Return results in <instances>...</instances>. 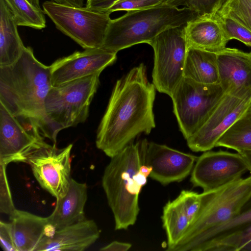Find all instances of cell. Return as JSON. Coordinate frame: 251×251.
Listing matches in <instances>:
<instances>
[{"label":"cell","instance_id":"obj_21","mask_svg":"<svg viewBox=\"0 0 251 251\" xmlns=\"http://www.w3.org/2000/svg\"><path fill=\"white\" fill-rule=\"evenodd\" d=\"M17 26L4 0H0V67L14 63L25 47L18 33Z\"/></svg>","mask_w":251,"mask_h":251},{"label":"cell","instance_id":"obj_39","mask_svg":"<svg viewBox=\"0 0 251 251\" xmlns=\"http://www.w3.org/2000/svg\"><path fill=\"white\" fill-rule=\"evenodd\" d=\"M30 4L33 5L36 8L41 9V8L40 5L39 0H27Z\"/></svg>","mask_w":251,"mask_h":251},{"label":"cell","instance_id":"obj_34","mask_svg":"<svg viewBox=\"0 0 251 251\" xmlns=\"http://www.w3.org/2000/svg\"><path fill=\"white\" fill-rule=\"evenodd\" d=\"M120 0H87V7L100 11L107 10L113 4ZM171 3L173 0H167Z\"/></svg>","mask_w":251,"mask_h":251},{"label":"cell","instance_id":"obj_19","mask_svg":"<svg viewBox=\"0 0 251 251\" xmlns=\"http://www.w3.org/2000/svg\"><path fill=\"white\" fill-rule=\"evenodd\" d=\"M87 199L86 184L72 178L67 193L56 199L55 208L48 217L49 225L56 230L85 220Z\"/></svg>","mask_w":251,"mask_h":251},{"label":"cell","instance_id":"obj_40","mask_svg":"<svg viewBox=\"0 0 251 251\" xmlns=\"http://www.w3.org/2000/svg\"><path fill=\"white\" fill-rule=\"evenodd\" d=\"M217 3H224L226 0H205Z\"/></svg>","mask_w":251,"mask_h":251},{"label":"cell","instance_id":"obj_13","mask_svg":"<svg viewBox=\"0 0 251 251\" xmlns=\"http://www.w3.org/2000/svg\"><path fill=\"white\" fill-rule=\"evenodd\" d=\"M251 105V97L240 98L225 94L201 126L186 140L194 152L214 147L220 137Z\"/></svg>","mask_w":251,"mask_h":251},{"label":"cell","instance_id":"obj_25","mask_svg":"<svg viewBox=\"0 0 251 251\" xmlns=\"http://www.w3.org/2000/svg\"><path fill=\"white\" fill-rule=\"evenodd\" d=\"M223 147L237 152L251 151V105L217 141Z\"/></svg>","mask_w":251,"mask_h":251},{"label":"cell","instance_id":"obj_5","mask_svg":"<svg viewBox=\"0 0 251 251\" xmlns=\"http://www.w3.org/2000/svg\"><path fill=\"white\" fill-rule=\"evenodd\" d=\"M100 75H93L51 87L45 101L46 118L40 129L44 137L55 144L61 130L86 121L100 84Z\"/></svg>","mask_w":251,"mask_h":251},{"label":"cell","instance_id":"obj_30","mask_svg":"<svg viewBox=\"0 0 251 251\" xmlns=\"http://www.w3.org/2000/svg\"><path fill=\"white\" fill-rule=\"evenodd\" d=\"M6 168V166L0 165V212L10 216L16 208L13 201Z\"/></svg>","mask_w":251,"mask_h":251},{"label":"cell","instance_id":"obj_35","mask_svg":"<svg viewBox=\"0 0 251 251\" xmlns=\"http://www.w3.org/2000/svg\"><path fill=\"white\" fill-rule=\"evenodd\" d=\"M131 244L129 243L122 242L114 241L106 246L101 248V251H126L131 247Z\"/></svg>","mask_w":251,"mask_h":251},{"label":"cell","instance_id":"obj_9","mask_svg":"<svg viewBox=\"0 0 251 251\" xmlns=\"http://www.w3.org/2000/svg\"><path fill=\"white\" fill-rule=\"evenodd\" d=\"M185 25L163 31L149 44L154 51L152 83L156 90L170 97L184 77L188 50Z\"/></svg>","mask_w":251,"mask_h":251},{"label":"cell","instance_id":"obj_2","mask_svg":"<svg viewBox=\"0 0 251 251\" xmlns=\"http://www.w3.org/2000/svg\"><path fill=\"white\" fill-rule=\"evenodd\" d=\"M52 87L50 67L38 60L32 49L25 47L13 64L0 67V102L15 116L44 123L45 101Z\"/></svg>","mask_w":251,"mask_h":251},{"label":"cell","instance_id":"obj_16","mask_svg":"<svg viewBox=\"0 0 251 251\" xmlns=\"http://www.w3.org/2000/svg\"><path fill=\"white\" fill-rule=\"evenodd\" d=\"M216 53L219 84L225 94L251 97V52L225 48Z\"/></svg>","mask_w":251,"mask_h":251},{"label":"cell","instance_id":"obj_33","mask_svg":"<svg viewBox=\"0 0 251 251\" xmlns=\"http://www.w3.org/2000/svg\"><path fill=\"white\" fill-rule=\"evenodd\" d=\"M0 245L4 251H18L14 243L10 222H0Z\"/></svg>","mask_w":251,"mask_h":251},{"label":"cell","instance_id":"obj_26","mask_svg":"<svg viewBox=\"0 0 251 251\" xmlns=\"http://www.w3.org/2000/svg\"><path fill=\"white\" fill-rule=\"evenodd\" d=\"M4 1L13 14L18 26H28L37 29L45 27V13L42 9L36 8L27 0Z\"/></svg>","mask_w":251,"mask_h":251},{"label":"cell","instance_id":"obj_32","mask_svg":"<svg viewBox=\"0 0 251 251\" xmlns=\"http://www.w3.org/2000/svg\"><path fill=\"white\" fill-rule=\"evenodd\" d=\"M163 4H169V1L167 0H120L113 4L107 11L110 13L117 11L127 12L146 9Z\"/></svg>","mask_w":251,"mask_h":251},{"label":"cell","instance_id":"obj_29","mask_svg":"<svg viewBox=\"0 0 251 251\" xmlns=\"http://www.w3.org/2000/svg\"><path fill=\"white\" fill-rule=\"evenodd\" d=\"M227 42L236 39L251 47V31L237 22L228 18H223L216 14Z\"/></svg>","mask_w":251,"mask_h":251},{"label":"cell","instance_id":"obj_10","mask_svg":"<svg viewBox=\"0 0 251 251\" xmlns=\"http://www.w3.org/2000/svg\"><path fill=\"white\" fill-rule=\"evenodd\" d=\"M46 143L36 120L13 115L0 102V165L27 163Z\"/></svg>","mask_w":251,"mask_h":251},{"label":"cell","instance_id":"obj_36","mask_svg":"<svg viewBox=\"0 0 251 251\" xmlns=\"http://www.w3.org/2000/svg\"><path fill=\"white\" fill-rule=\"evenodd\" d=\"M57 3L75 7H81L84 0H51Z\"/></svg>","mask_w":251,"mask_h":251},{"label":"cell","instance_id":"obj_18","mask_svg":"<svg viewBox=\"0 0 251 251\" xmlns=\"http://www.w3.org/2000/svg\"><path fill=\"white\" fill-rule=\"evenodd\" d=\"M9 217L18 251H36L45 238L50 236L55 230L49 225L48 217L16 209Z\"/></svg>","mask_w":251,"mask_h":251},{"label":"cell","instance_id":"obj_15","mask_svg":"<svg viewBox=\"0 0 251 251\" xmlns=\"http://www.w3.org/2000/svg\"><path fill=\"white\" fill-rule=\"evenodd\" d=\"M117 59V53L101 48L85 49L59 58L50 66L53 87L95 74H100Z\"/></svg>","mask_w":251,"mask_h":251},{"label":"cell","instance_id":"obj_38","mask_svg":"<svg viewBox=\"0 0 251 251\" xmlns=\"http://www.w3.org/2000/svg\"><path fill=\"white\" fill-rule=\"evenodd\" d=\"M139 171L140 172L148 177L150 176L151 172V168L149 166L145 164H142Z\"/></svg>","mask_w":251,"mask_h":251},{"label":"cell","instance_id":"obj_17","mask_svg":"<svg viewBox=\"0 0 251 251\" xmlns=\"http://www.w3.org/2000/svg\"><path fill=\"white\" fill-rule=\"evenodd\" d=\"M100 231L93 220H85L56 230L36 251H83L99 238Z\"/></svg>","mask_w":251,"mask_h":251},{"label":"cell","instance_id":"obj_14","mask_svg":"<svg viewBox=\"0 0 251 251\" xmlns=\"http://www.w3.org/2000/svg\"><path fill=\"white\" fill-rule=\"evenodd\" d=\"M142 164L150 166V176L162 185L184 179L191 173L198 157L165 145L149 142H138Z\"/></svg>","mask_w":251,"mask_h":251},{"label":"cell","instance_id":"obj_37","mask_svg":"<svg viewBox=\"0 0 251 251\" xmlns=\"http://www.w3.org/2000/svg\"><path fill=\"white\" fill-rule=\"evenodd\" d=\"M245 160L249 168V171L251 174V151H238Z\"/></svg>","mask_w":251,"mask_h":251},{"label":"cell","instance_id":"obj_11","mask_svg":"<svg viewBox=\"0 0 251 251\" xmlns=\"http://www.w3.org/2000/svg\"><path fill=\"white\" fill-rule=\"evenodd\" d=\"M72 144L58 149L46 143L28 159L33 174L41 187L58 199L67 193L71 180Z\"/></svg>","mask_w":251,"mask_h":251},{"label":"cell","instance_id":"obj_1","mask_svg":"<svg viewBox=\"0 0 251 251\" xmlns=\"http://www.w3.org/2000/svg\"><path fill=\"white\" fill-rule=\"evenodd\" d=\"M155 90L143 63L117 81L98 127L96 144L99 149L111 158L141 133H151L155 127Z\"/></svg>","mask_w":251,"mask_h":251},{"label":"cell","instance_id":"obj_27","mask_svg":"<svg viewBox=\"0 0 251 251\" xmlns=\"http://www.w3.org/2000/svg\"><path fill=\"white\" fill-rule=\"evenodd\" d=\"M204 251H251V224L208 244Z\"/></svg>","mask_w":251,"mask_h":251},{"label":"cell","instance_id":"obj_8","mask_svg":"<svg viewBox=\"0 0 251 251\" xmlns=\"http://www.w3.org/2000/svg\"><path fill=\"white\" fill-rule=\"evenodd\" d=\"M224 95L220 84H203L183 77L171 98L174 113L185 139L201 126Z\"/></svg>","mask_w":251,"mask_h":251},{"label":"cell","instance_id":"obj_24","mask_svg":"<svg viewBox=\"0 0 251 251\" xmlns=\"http://www.w3.org/2000/svg\"><path fill=\"white\" fill-rule=\"evenodd\" d=\"M161 218L167 236V250L173 251L185 235L190 221L177 198L166 203Z\"/></svg>","mask_w":251,"mask_h":251},{"label":"cell","instance_id":"obj_28","mask_svg":"<svg viewBox=\"0 0 251 251\" xmlns=\"http://www.w3.org/2000/svg\"><path fill=\"white\" fill-rule=\"evenodd\" d=\"M217 14L231 19L251 31V0H226Z\"/></svg>","mask_w":251,"mask_h":251},{"label":"cell","instance_id":"obj_23","mask_svg":"<svg viewBox=\"0 0 251 251\" xmlns=\"http://www.w3.org/2000/svg\"><path fill=\"white\" fill-rule=\"evenodd\" d=\"M251 224V196L240 212L229 221L212 228L193 239L183 251H203L209 244L221 239Z\"/></svg>","mask_w":251,"mask_h":251},{"label":"cell","instance_id":"obj_3","mask_svg":"<svg viewBox=\"0 0 251 251\" xmlns=\"http://www.w3.org/2000/svg\"><path fill=\"white\" fill-rule=\"evenodd\" d=\"M142 164L138 143H131L111 158L104 170L102 186L116 230L126 229L137 220L139 196L148 177L139 171Z\"/></svg>","mask_w":251,"mask_h":251},{"label":"cell","instance_id":"obj_12","mask_svg":"<svg viewBox=\"0 0 251 251\" xmlns=\"http://www.w3.org/2000/svg\"><path fill=\"white\" fill-rule=\"evenodd\" d=\"M247 171L248 166L239 152L210 150L197 158L190 181L203 191H212L241 178Z\"/></svg>","mask_w":251,"mask_h":251},{"label":"cell","instance_id":"obj_6","mask_svg":"<svg viewBox=\"0 0 251 251\" xmlns=\"http://www.w3.org/2000/svg\"><path fill=\"white\" fill-rule=\"evenodd\" d=\"M200 196V211L173 251H183L199 235L235 217L251 196V175L217 189L203 191Z\"/></svg>","mask_w":251,"mask_h":251},{"label":"cell","instance_id":"obj_31","mask_svg":"<svg viewBox=\"0 0 251 251\" xmlns=\"http://www.w3.org/2000/svg\"><path fill=\"white\" fill-rule=\"evenodd\" d=\"M177 199L188 217L191 224L196 218L200 209V194L190 190H182Z\"/></svg>","mask_w":251,"mask_h":251},{"label":"cell","instance_id":"obj_7","mask_svg":"<svg viewBox=\"0 0 251 251\" xmlns=\"http://www.w3.org/2000/svg\"><path fill=\"white\" fill-rule=\"evenodd\" d=\"M42 6L56 28L83 48L102 47L111 20L108 11L72 7L52 1H45Z\"/></svg>","mask_w":251,"mask_h":251},{"label":"cell","instance_id":"obj_20","mask_svg":"<svg viewBox=\"0 0 251 251\" xmlns=\"http://www.w3.org/2000/svg\"><path fill=\"white\" fill-rule=\"evenodd\" d=\"M185 31L188 48L217 52L226 48L228 43L216 14L198 17L188 22Z\"/></svg>","mask_w":251,"mask_h":251},{"label":"cell","instance_id":"obj_4","mask_svg":"<svg viewBox=\"0 0 251 251\" xmlns=\"http://www.w3.org/2000/svg\"><path fill=\"white\" fill-rule=\"evenodd\" d=\"M198 18L192 9L168 4L128 11L111 20L101 48L114 52L140 43H147L163 31L180 26Z\"/></svg>","mask_w":251,"mask_h":251},{"label":"cell","instance_id":"obj_22","mask_svg":"<svg viewBox=\"0 0 251 251\" xmlns=\"http://www.w3.org/2000/svg\"><path fill=\"white\" fill-rule=\"evenodd\" d=\"M183 76L201 83L219 84L216 53L188 47Z\"/></svg>","mask_w":251,"mask_h":251}]
</instances>
